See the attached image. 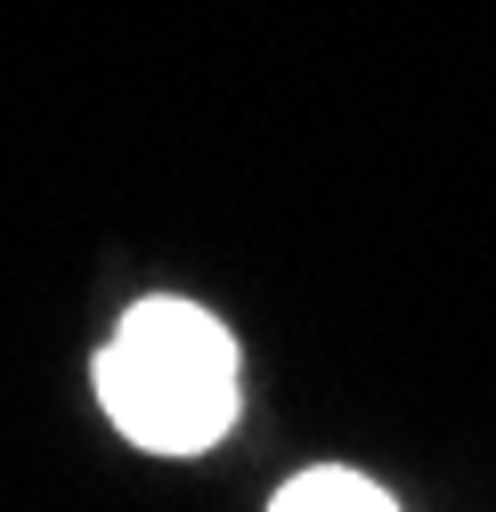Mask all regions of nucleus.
<instances>
[{
    "mask_svg": "<svg viewBox=\"0 0 496 512\" xmlns=\"http://www.w3.org/2000/svg\"><path fill=\"white\" fill-rule=\"evenodd\" d=\"M98 399L122 439L155 456H204L236 423V342L196 301H139L98 358Z\"/></svg>",
    "mask_w": 496,
    "mask_h": 512,
    "instance_id": "obj_1",
    "label": "nucleus"
},
{
    "mask_svg": "<svg viewBox=\"0 0 496 512\" xmlns=\"http://www.w3.org/2000/svg\"><path fill=\"white\" fill-rule=\"evenodd\" d=\"M399 496H383L375 480L358 472H293L277 488V512H391Z\"/></svg>",
    "mask_w": 496,
    "mask_h": 512,
    "instance_id": "obj_2",
    "label": "nucleus"
}]
</instances>
